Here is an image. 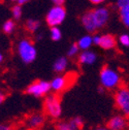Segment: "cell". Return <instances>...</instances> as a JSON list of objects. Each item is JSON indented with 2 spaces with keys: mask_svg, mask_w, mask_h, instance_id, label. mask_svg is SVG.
Instances as JSON below:
<instances>
[{
  "mask_svg": "<svg viewBox=\"0 0 129 130\" xmlns=\"http://www.w3.org/2000/svg\"><path fill=\"white\" fill-rule=\"evenodd\" d=\"M116 5H117L118 9H120L124 6H128L129 5V0H117Z\"/></svg>",
  "mask_w": 129,
  "mask_h": 130,
  "instance_id": "cell-23",
  "label": "cell"
},
{
  "mask_svg": "<svg viewBox=\"0 0 129 130\" xmlns=\"http://www.w3.org/2000/svg\"><path fill=\"white\" fill-rule=\"evenodd\" d=\"M25 28L30 33H36L40 28V22L35 19H28L25 22Z\"/></svg>",
  "mask_w": 129,
  "mask_h": 130,
  "instance_id": "cell-16",
  "label": "cell"
},
{
  "mask_svg": "<svg viewBox=\"0 0 129 130\" xmlns=\"http://www.w3.org/2000/svg\"><path fill=\"white\" fill-rule=\"evenodd\" d=\"M117 39L116 37L109 34V33H105V34H100L99 37V42H98V46L101 47L102 50H111V48L116 47L117 45Z\"/></svg>",
  "mask_w": 129,
  "mask_h": 130,
  "instance_id": "cell-12",
  "label": "cell"
},
{
  "mask_svg": "<svg viewBox=\"0 0 129 130\" xmlns=\"http://www.w3.org/2000/svg\"><path fill=\"white\" fill-rule=\"evenodd\" d=\"M95 130H108L106 127H99V128H96Z\"/></svg>",
  "mask_w": 129,
  "mask_h": 130,
  "instance_id": "cell-31",
  "label": "cell"
},
{
  "mask_svg": "<svg viewBox=\"0 0 129 130\" xmlns=\"http://www.w3.org/2000/svg\"><path fill=\"white\" fill-rule=\"evenodd\" d=\"M67 66H68V59H67V57H59L54 62L53 69H54V71L56 73H62V72H64L66 70Z\"/></svg>",
  "mask_w": 129,
  "mask_h": 130,
  "instance_id": "cell-14",
  "label": "cell"
},
{
  "mask_svg": "<svg viewBox=\"0 0 129 130\" xmlns=\"http://www.w3.org/2000/svg\"><path fill=\"white\" fill-rule=\"evenodd\" d=\"M31 0H18L17 1V3L19 4V5H24V4H26V3H28V2H30Z\"/></svg>",
  "mask_w": 129,
  "mask_h": 130,
  "instance_id": "cell-29",
  "label": "cell"
},
{
  "mask_svg": "<svg viewBox=\"0 0 129 130\" xmlns=\"http://www.w3.org/2000/svg\"><path fill=\"white\" fill-rule=\"evenodd\" d=\"M69 84H70V79L68 78V74L55 76L50 82L51 90H53L55 92V94L63 92L64 90L68 87Z\"/></svg>",
  "mask_w": 129,
  "mask_h": 130,
  "instance_id": "cell-10",
  "label": "cell"
},
{
  "mask_svg": "<svg viewBox=\"0 0 129 130\" xmlns=\"http://www.w3.org/2000/svg\"><path fill=\"white\" fill-rule=\"evenodd\" d=\"M78 53H79V48H78L77 44H76V43H72V44L69 46L68 51H67V57H69V58H74L76 55H78Z\"/></svg>",
  "mask_w": 129,
  "mask_h": 130,
  "instance_id": "cell-21",
  "label": "cell"
},
{
  "mask_svg": "<svg viewBox=\"0 0 129 130\" xmlns=\"http://www.w3.org/2000/svg\"><path fill=\"white\" fill-rule=\"evenodd\" d=\"M100 86L105 90H117L121 85L120 73L109 66H104L99 72Z\"/></svg>",
  "mask_w": 129,
  "mask_h": 130,
  "instance_id": "cell-2",
  "label": "cell"
},
{
  "mask_svg": "<svg viewBox=\"0 0 129 130\" xmlns=\"http://www.w3.org/2000/svg\"><path fill=\"white\" fill-rule=\"evenodd\" d=\"M76 44H77L79 50H82V51H88V50H90V47L93 45V38L89 34L84 35V36H82V37L78 39V41L76 42Z\"/></svg>",
  "mask_w": 129,
  "mask_h": 130,
  "instance_id": "cell-15",
  "label": "cell"
},
{
  "mask_svg": "<svg viewBox=\"0 0 129 130\" xmlns=\"http://www.w3.org/2000/svg\"><path fill=\"white\" fill-rule=\"evenodd\" d=\"M10 1H12V2H17L18 0H10Z\"/></svg>",
  "mask_w": 129,
  "mask_h": 130,
  "instance_id": "cell-32",
  "label": "cell"
},
{
  "mask_svg": "<svg viewBox=\"0 0 129 130\" xmlns=\"http://www.w3.org/2000/svg\"><path fill=\"white\" fill-rule=\"evenodd\" d=\"M66 19V9L63 5H54L45 15V22L51 28L60 26Z\"/></svg>",
  "mask_w": 129,
  "mask_h": 130,
  "instance_id": "cell-6",
  "label": "cell"
},
{
  "mask_svg": "<svg viewBox=\"0 0 129 130\" xmlns=\"http://www.w3.org/2000/svg\"><path fill=\"white\" fill-rule=\"evenodd\" d=\"M5 100V94L2 92V91H0V105H1Z\"/></svg>",
  "mask_w": 129,
  "mask_h": 130,
  "instance_id": "cell-28",
  "label": "cell"
},
{
  "mask_svg": "<svg viewBox=\"0 0 129 130\" xmlns=\"http://www.w3.org/2000/svg\"><path fill=\"white\" fill-rule=\"evenodd\" d=\"M54 5H63L66 0H51Z\"/></svg>",
  "mask_w": 129,
  "mask_h": 130,
  "instance_id": "cell-26",
  "label": "cell"
},
{
  "mask_svg": "<svg viewBox=\"0 0 129 130\" xmlns=\"http://www.w3.org/2000/svg\"><path fill=\"white\" fill-rule=\"evenodd\" d=\"M17 52L20 59L25 64L34 62L37 58V48L34 42L29 38H22L19 40L17 44Z\"/></svg>",
  "mask_w": 129,
  "mask_h": 130,
  "instance_id": "cell-3",
  "label": "cell"
},
{
  "mask_svg": "<svg viewBox=\"0 0 129 130\" xmlns=\"http://www.w3.org/2000/svg\"><path fill=\"white\" fill-rule=\"evenodd\" d=\"M119 15H120V20L123 23V25L129 29V5L120 8Z\"/></svg>",
  "mask_w": 129,
  "mask_h": 130,
  "instance_id": "cell-17",
  "label": "cell"
},
{
  "mask_svg": "<svg viewBox=\"0 0 129 130\" xmlns=\"http://www.w3.org/2000/svg\"><path fill=\"white\" fill-rule=\"evenodd\" d=\"M0 130H12V127L8 124H1L0 123Z\"/></svg>",
  "mask_w": 129,
  "mask_h": 130,
  "instance_id": "cell-24",
  "label": "cell"
},
{
  "mask_svg": "<svg viewBox=\"0 0 129 130\" xmlns=\"http://www.w3.org/2000/svg\"><path fill=\"white\" fill-rule=\"evenodd\" d=\"M127 130H129V124H128V129H127Z\"/></svg>",
  "mask_w": 129,
  "mask_h": 130,
  "instance_id": "cell-33",
  "label": "cell"
},
{
  "mask_svg": "<svg viewBox=\"0 0 129 130\" xmlns=\"http://www.w3.org/2000/svg\"><path fill=\"white\" fill-rule=\"evenodd\" d=\"M3 60H4V57H3L2 53H1V52H0V64H1V63L3 62Z\"/></svg>",
  "mask_w": 129,
  "mask_h": 130,
  "instance_id": "cell-30",
  "label": "cell"
},
{
  "mask_svg": "<svg viewBox=\"0 0 129 130\" xmlns=\"http://www.w3.org/2000/svg\"><path fill=\"white\" fill-rule=\"evenodd\" d=\"M44 121H45L44 115H42V113H40V112H34L27 118L26 126L28 127V129L36 130L44 124Z\"/></svg>",
  "mask_w": 129,
  "mask_h": 130,
  "instance_id": "cell-11",
  "label": "cell"
},
{
  "mask_svg": "<svg viewBox=\"0 0 129 130\" xmlns=\"http://www.w3.org/2000/svg\"><path fill=\"white\" fill-rule=\"evenodd\" d=\"M15 26H17L15 25V21H13L12 19L6 20L2 25V30L5 34H11L15 30Z\"/></svg>",
  "mask_w": 129,
  "mask_h": 130,
  "instance_id": "cell-18",
  "label": "cell"
},
{
  "mask_svg": "<svg viewBox=\"0 0 129 130\" xmlns=\"http://www.w3.org/2000/svg\"><path fill=\"white\" fill-rule=\"evenodd\" d=\"M84 120L80 117H73L67 121H60L56 124V130H82Z\"/></svg>",
  "mask_w": 129,
  "mask_h": 130,
  "instance_id": "cell-9",
  "label": "cell"
},
{
  "mask_svg": "<svg viewBox=\"0 0 129 130\" xmlns=\"http://www.w3.org/2000/svg\"><path fill=\"white\" fill-rule=\"evenodd\" d=\"M99 37H100V34H95L94 36H92V38H93V44H95V45H98V42H99Z\"/></svg>",
  "mask_w": 129,
  "mask_h": 130,
  "instance_id": "cell-25",
  "label": "cell"
},
{
  "mask_svg": "<svg viewBox=\"0 0 129 130\" xmlns=\"http://www.w3.org/2000/svg\"><path fill=\"white\" fill-rule=\"evenodd\" d=\"M97 60V55L96 53L88 50V51H82L78 54V62L83 65H92Z\"/></svg>",
  "mask_w": 129,
  "mask_h": 130,
  "instance_id": "cell-13",
  "label": "cell"
},
{
  "mask_svg": "<svg viewBox=\"0 0 129 130\" xmlns=\"http://www.w3.org/2000/svg\"><path fill=\"white\" fill-rule=\"evenodd\" d=\"M89 1L93 4V5H100L104 2V0H89Z\"/></svg>",
  "mask_w": 129,
  "mask_h": 130,
  "instance_id": "cell-27",
  "label": "cell"
},
{
  "mask_svg": "<svg viewBox=\"0 0 129 130\" xmlns=\"http://www.w3.org/2000/svg\"><path fill=\"white\" fill-rule=\"evenodd\" d=\"M51 92V85L47 80H35L32 84H30L27 89L26 93L36 97V98H41V97L47 96Z\"/></svg>",
  "mask_w": 129,
  "mask_h": 130,
  "instance_id": "cell-7",
  "label": "cell"
},
{
  "mask_svg": "<svg viewBox=\"0 0 129 130\" xmlns=\"http://www.w3.org/2000/svg\"><path fill=\"white\" fill-rule=\"evenodd\" d=\"M119 43L124 47H129V34L123 33L119 36Z\"/></svg>",
  "mask_w": 129,
  "mask_h": 130,
  "instance_id": "cell-22",
  "label": "cell"
},
{
  "mask_svg": "<svg viewBox=\"0 0 129 130\" xmlns=\"http://www.w3.org/2000/svg\"><path fill=\"white\" fill-rule=\"evenodd\" d=\"M11 14H12V20L13 21H17V20H20L22 18V14H23V8L21 5L19 4H15L12 6L11 8Z\"/></svg>",
  "mask_w": 129,
  "mask_h": 130,
  "instance_id": "cell-20",
  "label": "cell"
},
{
  "mask_svg": "<svg viewBox=\"0 0 129 130\" xmlns=\"http://www.w3.org/2000/svg\"><path fill=\"white\" fill-rule=\"evenodd\" d=\"M115 104L121 115L129 118V88L128 87H120L116 90L115 96Z\"/></svg>",
  "mask_w": 129,
  "mask_h": 130,
  "instance_id": "cell-5",
  "label": "cell"
},
{
  "mask_svg": "<svg viewBox=\"0 0 129 130\" xmlns=\"http://www.w3.org/2000/svg\"><path fill=\"white\" fill-rule=\"evenodd\" d=\"M50 37L53 41H59L62 38V31L59 27L50 28Z\"/></svg>",
  "mask_w": 129,
  "mask_h": 130,
  "instance_id": "cell-19",
  "label": "cell"
},
{
  "mask_svg": "<svg viewBox=\"0 0 129 130\" xmlns=\"http://www.w3.org/2000/svg\"><path fill=\"white\" fill-rule=\"evenodd\" d=\"M129 121L126 117L121 113L112 116L106 123V128L108 130H127Z\"/></svg>",
  "mask_w": 129,
  "mask_h": 130,
  "instance_id": "cell-8",
  "label": "cell"
},
{
  "mask_svg": "<svg viewBox=\"0 0 129 130\" xmlns=\"http://www.w3.org/2000/svg\"><path fill=\"white\" fill-rule=\"evenodd\" d=\"M43 111L46 116L53 119H59L62 115L61 100L56 94L45 96L43 101Z\"/></svg>",
  "mask_w": 129,
  "mask_h": 130,
  "instance_id": "cell-4",
  "label": "cell"
},
{
  "mask_svg": "<svg viewBox=\"0 0 129 130\" xmlns=\"http://www.w3.org/2000/svg\"><path fill=\"white\" fill-rule=\"evenodd\" d=\"M109 17V9L104 6H99L86 11L80 17V23L87 32L94 33L97 30L103 28L108 23Z\"/></svg>",
  "mask_w": 129,
  "mask_h": 130,
  "instance_id": "cell-1",
  "label": "cell"
}]
</instances>
